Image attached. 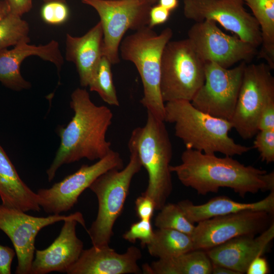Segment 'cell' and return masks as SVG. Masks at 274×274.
<instances>
[{
  "label": "cell",
  "instance_id": "obj_1",
  "mask_svg": "<svg viewBox=\"0 0 274 274\" xmlns=\"http://www.w3.org/2000/svg\"><path fill=\"white\" fill-rule=\"evenodd\" d=\"M181 163L170 165L180 182L195 190L198 194L217 193L221 188H229L244 198L249 193L274 191V173L251 165H245L231 156L186 149Z\"/></svg>",
  "mask_w": 274,
  "mask_h": 274
},
{
  "label": "cell",
  "instance_id": "obj_2",
  "mask_svg": "<svg viewBox=\"0 0 274 274\" xmlns=\"http://www.w3.org/2000/svg\"><path fill=\"white\" fill-rule=\"evenodd\" d=\"M70 107L74 115L66 127L57 129L60 144L46 170L49 182L62 165L83 158L99 160L112 150L111 143L106 139L113 117L111 110L106 106L95 105L87 90L81 88L71 94Z\"/></svg>",
  "mask_w": 274,
  "mask_h": 274
},
{
  "label": "cell",
  "instance_id": "obj_3",
  "mask_svg": "<svg viewBox=\"0 0 274 274\" xmlns=\"http://www.w3.org/2000/svg\"><path fill=\"white\" fill-rule=\"evenodd\" d=\"M164 122L174 124L175 134L186 149L207 154L241 155L251 148L235 143L229 135L230 121L215 117L195 108L191 101L177 100L164 103Z\"/></svg>",
  "mask_w": 274,
  "mask_h": 274
},
{
  "label": "cell",
  "instance_id": "obj_4",
  "mask_svg": "<svg viewBox=\"0 0 274 274\" xmlns=\"http://www.w3.org/2000/svg\"><path fill=\"white\" fill-rule=\"evenodd\" d=\"M128 147L136 153L148 174L147 187L142 194L150 197L159 210L173 190L169 168L173 149L164 122L147 111L146 124L132 130Z\"/></svg>",
  "mask_w": 274,
  "mask_h": 274
},
{
  "label": "cell",
  "instance_id": "obj_5",
  "mask_svg": "<svg viewBox=\"0 0 274 274\" xmlns=\"http://www.w3.org/2000/svg\"><path fill=\"white\" fill-rule=\"evenodd\" d=\"M173 35L169 27L157 34L152 28L144 26L122 39L119 49L122 58L132 62L140 74L144 90L141 104L163 121L164 102L160 91L161 59Z\"/></svg>",
  "mask_w": 274,
  "mask_h": 274
},
{
  "label": "cell",
  "instance_id": "obj_6",
  "mask_svg": "<svg viewBox=\"0 0 274 274\" xmlns=\"http://www.w3.org/2000/svg\"><path fill=\"white\" fill-rule=\"evenodd\" d=\"M129 152V160L124 168L107 171L89 187L98 201L96 217L87 230L92 246L109 245L114 225L122 212L131 181L142 167L136 153L131 150Z\"/></svg>",
  "mask_w": 274,
  "mask_h": 274
},
{
  "label": "cell",
  "instance_id": "obj_7",
  "mask_svg": "<svg viewBox=\"0 0 274 274\" xmlns=\"http://www.w3.org/2000/svg\"><path fill=\"white\" fill-rule=\"evenodd\" d=\"M205 64L188 38L169 41L161 59L160 91L163 101H191L204 83Z\"/></svg>",
  "mask_w": 274,
  "mask_h": 274
},
{
  "label": "cell",
  "instance_id": "obj_8",
  "mask_svg": "<svg viewBox=\"0 0 274 274\" xmlns=\"http://www.w3.org/2000/svg\"><path fill=\"white\" fill-rule=\"evenodd\" d=\"M267 63L246 64L233 116V128L244 139L258 131V123L264 108L274 101V77Z\"/></svg>",
  "mask_w": 274,
  "mask_h": 274
},
{
  "label": "cell",
  "instance_id": "obj_9",
  "mask_svg": "<svg viewBox=\"0 0 274 274\" xmlns=\"http://www.w3.org/2000/svg\"><path fill=\"white\" fill-rule=\"evenodd\" d=\"M98 13L103 30V56L112 64L120 62L119 49L129 29L148 26L151 5L139 0H81Z\"/></svg>",
  "mask_w": 274,
  "mask_h": 274
},
{
  "label": "cell",
  "instance_id": "obj_10",
  "mask_svg": "<svg viewBox=\"0 0 274 274\" xmlns=\"http://www.w3.org/2000/svg\"><path fill=\"white\" fill-rule=\"evenodd\" d=\"M233 68L214 62L205 64V80L191 101L198 110L215 117L230 121L236 106L246 65Z\"/></svg>",
  "mask_w": 274,
  "mask_h": 274
},
{
  "label": "cell",
  "instance_id": "obj_11",
  "mask_svg": "<svg viewBox=\"0 0 274 274\" xmlns=\"http://www.w3.org/2000/svg\"><path fill=\"white\" fill-rule=\"evenodd\" d=\"M123 160L111 150L104 157L91 164H83L76 172L54 183L49 188L38 190L39 204L47 214L59 215L70 210L82 193L100 175L113 169H122Z\"/></svg>",
  "mask_w": 274,
  "mask_h": 274
},
{
  "label": "cell",
  "instance_id": "obj_12",
  "mask_svg": "<svg viewBox=\"0 0 274 274\" xmlns=\"http://www.w3.org/2000/svg\"><path fill=\"white\" fill-rule=\"evenodd\" d=\"M188 39L205 62L224 68L250 61L257 53V47L236 36L226 34L210 20L195 22L188 31Z\"/></svg>",
  "mask_w": 274,
  "mask_h": 274
},
{
  "label": "cell",
  "instance_id": "obj_13",
  "mask_svg": "<svg viewBox=\"0 0 274 274\" xmlns=\"http://www.w3.org/2000/svg\"><path fill=\"white\" fill-rule=\"evenodd\" d=\"M185 17L195 22L212 20L256 47L261 44L258 24L243 0H183Z\"/></svg>",
  "mask_w": 274,
  "mask_h": 274
},
{
  "label": "cell",
  "instance_id": "obj_14",
  "mask_svg": "<svg viewBox=\"0 0 274 274\" xmlns=\"http://www.w3.org/2000/svg\"><path fill=\"white\" fill-rule=\"evenodd\" d=\"M272 215L264 211H244L198 222L191 235L194 249L206 251L236 237L259 234L273 222Z\"/></svg>",
  "mask_w": 274,
  "mask_h": 274
},
{
  "label": "cell",
  "instance_id": "obj_15",
  "mask_svg": "<svg viewBox=\"0 0 274 274\" xmlns=\"http://www.w3.org/2000/svg\"><path fill=\"white\" fill-rule=\"evenodd\" d=\"M69 215L35 217L0 204V230L11 239L17 257L15 273L30 274L35 253V240L43 228L71 218Z\"/></svg>",
  "mask_w": 274,
  "mask_h": 274
},
{
  "label": "cell",
  "instance_id": "obj_16",
  "mask_svg": "<svg viewBox=\"0 0 274 274\" xmlns=\"http://www.w3.org/2000/svg\"><path fill=\"white\" fill-rule=\"evenodd\" d=\"M63 222L54 242L45 249L36 250L30 274L66 272L78 259L83 250V243L77 235L76 226L80 223L86 229L83 215L77 212Z\"/></svg>",
  "mask_w": 274,
  "mask_h": 274
},
{
  "label": "cell",
  "instance_id": "obj_17",
  "mask_svg": "<svg viewBox=\"0 0 274 274\" xmlns=\"http://www.w3.org/2000/svg\"><path fill=\"white\" fill-rule=\"evenodd\" d=\"M37 56L50 62L60 72L64 63L59 43L52 40L47 44L35 45L22 42L11 49L0 51V82L8 88L20 91L31 88L20 72L22 62L28 57Z\"/></svg>",
  "mask_w": 274,
  "mask_h": 274
},
{
  "label": "cell",
  "instance_id": "obj_18",
  "mask_svg": "<svg viewBox=\"0 0 274 274\" xmlns=\"http://www.w3.org/2000/svg\"><path fill=\"white\" fill-rule=\"evenodd\" d=\"M136 247H128L125 252H116L109 245L94 246L83 250L78 259L67 270L68 274H138L142 258Z\"/></svg>",
  "mask_w": 274,
  "mask_h": 274
},
{
  "label": "cell",
  "instance_id": "obj_19",
  "mask_svg": "<svg viewBox=\"0 0 274 274\" xmlns=\"http://www.w3.org/2000/svg\"><path fill=\"white\" fill-rule=\"evenodd\" d=\"M273 238L272 222L257 236L236 237L206 251L213 263L243 274L254 259L264 254Z\"/></svg>",
  "mask_w": 274,
  "mask_h": 274
},
{
  "label": "cell",
  "instance_id": "obj_20",
  "mask_svg": "<svg viewBox=\"0 0 274 274\" xmlns=\"http://www.w3.org/2000/svg\"><path fill=\"white\" fill-rule=\"evenodd\" d=\"M103 56V30L99 21L85 34L65 36V59L76 66L80 85L89 87Z\"/></svg>",
  "mask_w": 274,
  "mask_h": 274
},
{
  "label": "cell",
  "instance_id": "obj_21",
  "mask_svg": "<svg viewBox=\"0 0 274 274\" xmlns=\"http://www.w3.org/2000/svg\"><path fill=\"white\" fill-rule=\"evenodd\" d=\"M177 203L187 219L193 224L213 217L244 211H260L273 214L274 191L270 192L263 199L254 202H240L221 196L212 198L201 204H194L189 200H182Z\"/></svg>",
  "mask_w": 274,
  "mask_h": 274
},
{
  "label": "cell",
  "instance_id": "obj_22",
  "mask_svg": "<svg viewBox=\"0 0 274 274\" xmlns=\"http://www.w3.org/2000/svg\"><path fill=\"white\" fill-rule=\"evenodd\" d=\"M0 197L2 204L21 211L40 212L38 196L20 178L0 145Z\"/></svg>",
  "mask_w": 274,
  "mask_h": 274
},
{
  "label": "cell",
  "instance_id": "obj_23",
  "mask_svg": "<svg viewBox=\"0 0 274 274\" xmlns=\"http://www.w3.org/2000/svg\"><path fill=\"white\" fill-rule=\"evenodd\" d=\"M212 262L207 252L193 250L181 255L158 259L142 268L145 274H211Z\"/></svg>",
  "mask_w": 274,
  "mask_h": 274
},
{
  "label": "cell",
  "instance_id": "obj_24",
  "mask_svg": "<svg viewBox=\"0 0 274 274\" xmlns=\"http://www.w3.org/2000/svg\"><path fill=\"white\" fill-rule=\"evenodd\" d=\"M251 10L261 32L259 57L274 68V0H243Z\"/></svg>",
  "mask_w": 274,
  "mask_h": 274
},
{
  "label": "cell",
  "instance_id": "obj_25",
  "mask_svg": "<svg viewBox=\"0 0 274 274\" xmlns=\"http://www.w3.org/2000/svg\"><path fill=\"white\" fill-rule=\"evenodd\" d=\"M146 247L150 255L158 259L172 257L194 250L191 235L166 228L154 230L152 239Z\"/></svg>",
  "mask_w": 274,
  "mask_h": 274
},
{
  "label": "cell",
  "instance_id": "obj_26",
  "mask_svg": "<svg viewBox=\"0 0 274 274\" xmlns=\"http://www.w3.org/2000/svg\"><path fill=\"white\" fill-rule=\"evenodd\" d=\"M21 17L9 12L0 20V51L22 42H30L29 24Z\"/></svg>",
  "mask_w": 274,
  "mask_h": 274
},
{
  "label": "cell",
  "instance_id": "obj_27",
  "mask_svg": "<svg viewBox=\"0 0 274 274\" xmlns=\"http://www.w3.org/2000/svg\"><path fill=\"white\" fill-rule=\"evenodd\" d=\"M112 65L108 59L103 56L89 87L91 91L97 92L108 105L119 106V101L113 82Z\"/></svg>",
  "mask_w": 274,
  "mask_h": 274
},
{
  "label": "cell",
  "instance_id": "obj_28",
  "mask_svg": "<svg viewBox=\"0 0 274 274\" xmlns=\"http://www.w3.org/2000/svg\"><path fill=\"white\" fill-rule=\"evenodd\" d=\"M159 211L154 221L157 228L174 229L192 234L195 225L187 219L178 203H166Z\"/></svg>",
  "mask_w": 274,
  "mask_h": 274
},
{
  "label": "cell",
  "instance_id": "obj_29",
  "mask_svg": "<svg viewBox=\"0 0 274 274\" xmlns=\"http://www.w3.org/2000/svg\"><path fill=\"white\" fill-rule=\"evenodd\" d=\"M41 16L44 22L57 25L64 23L70 16V11L66 3L51 1L45 3L41 10Z\"/></svg>",
  "mask_w": 274,
  "mask_h": 274
},
{
  "label": "cell",
  "instance_id": "obj_30",
  "mask_svg": "<svg viewBox=\"0 0 274 274\" xmlns=\"http://www.w3.org/2000/svg\"><path fill=\"white\" fill-rule=\"evenodd\" d=\"M254 147L260 154L262 161H274V128L259 130L255 135Z\"/></svg>",
  "mask_w": 274,
  "mask_h": 274
},
{
  "label": "cell",
  "instance_id": "obj_31",
  "mask_svg": "<svg viewBox=\"0 0 274 274\" xmlns=\"http://www.w3.org/2000/svg\"><path fill=\"white\" fill-rule=\"evenodd\" d=\"M153 234L151 220H140L132 224L122 237L125 240L132 243L139 240L142 246H146L152 239Z\"/></svg>",
  "mask_w": 274,
  "mask_h": 274
},
{
  "label": "cell",
  "instance_id": "obj_32",
  "mask_svg": "<svg viewBox=\"0 0 274 274\" xmlns=\"http://www.w3.org/2000/svg\"><path fill=\"white\" fill-rule=\"evenodd\" d=\"M136 215L140 220H151L155 209L153 200L149 196L142 194L135 201Z\"/></svg>",
  "mask_w": 274,
  "mask_h": 274
},
{
  "label": "cell",
  "instance_id": "obj_33",
  "mask_svg": "<svg viewBox=\"0 0 274 274\" xmlns=\"http://www.w3.org/2000/svg\"><path fill=\"white\" fill-rule=\"evenodd\" d=\"M170 11L159 4L152 6L149 11L148 26L153 28L154 26L166 22L170 16Z\"/></svg>",
  "mask_w": 274,
  "mask_h": 274
},
{
  "label": "cell",
  "instance_id": "obj_34",
  "mask_svg": "<svg viewBox=\"0 0 274 274\" xmlns=\"http://www.w3.org/2000/svg\"><path fill=\"white\" fill-rule=\"evenodd\" d=\"M15 255L13 249L0 245V274L11 273V264Z\"/></svg>",
  "mask_w": 274,
  "mask_h": 274
},
{
  "label": "cell",
  "instance_id": "obj_35",
  "mask_svg": "<svg viewBox=\"0 0 274 274\" xmlns=\"http://www.w3.org/2000/svg\"><path fill=\"white\" fill-rule=\"evenodd\" d=\"M274 128V101L270 102L263 110L258 123V131Z\"/></svg>",
  "mask_w": 274,
  "mask_h": 274
},
{
  "label": "cell",
  "instance_id": "obj_36",
  "mask_svg": "<svg viewBox=\"0 0 274 274\" xmlns=\"http://www.w3.org/2000/svg\"><path fill=\"white\" fill-rule=\"evenodd\" d=\"M10 12L22 16L31 9L32 0H5Z\"/></svg>",
  "mask_w": 274,
  "mask_h": 274
},
{
  "label": "cell",
  "instance_id": "obj_37",
  "mask_svg": "<svg viewBox=\"0 0 274 274\" xmlns=\"http://www.w3.org/2000/svg\"><path fill=\"white\" fill-rule=\"evenodd\" d=\"M269 271L267 261L261 256L256 257L252 261L246 273L247 274H267Z\"/></svg>",
  "mask_w": 274,
  "mask_h": 274
},
{
  "label": "cell",
  "instance_id": "obj_38",
  "mask_svg": "<svg viewBox=\"0 0 274 274\" xmlns=\"http://www.w3.org/2000/svg\"><path fill=\"white\" fill-rule=\"evenodd\" d=\"M212 273L213 274H239L237 272L234 271L228 267L212 263Z\"/></svg>",
  "mask_w": 274,
  "mask_h": 274
},
{
  "label": "cell",
  "instance_id": "obj_39",
  "mask_svg": "<svg viewBox=\"0 0 274 274\" xmlns=\"http://www.w3.org/2000/svg\"><path fill=\"white\" fill-rule=\"evenodd\" d=\"M158 4L169 11L176 9L179 5L178 0H158Z\"/></svg>",
  "mask_w": 274,
  "mask_h": 274
},
{
  "label": "cell",
  "instance_id": "obj_40",
  "mask_svg": "<svg viewBox=\"0 0 274 274\" xmlns=\"http://www.w3.org/2000/svg\"><path fill=\"white\" fill-rule=\"evenodd\" d=\"M10 12L8 4L5 0H0V20Z\"/></svg>",
  "mask_w": 274,
  "mask_h": 274
},
{
  "label": "cell",
  "instance_id": "obj_41",
  "mask_svg": "<svg viewBox=\"0 0 274 274\" xmlns=\"http://www.w3.org/2000/svg\"><path fill=\"white\" fill-rule=\"evenodd\" d=\"M140 1H142L143 2H145L151 6L154 5L158 0H139Z\"/></svg>",
  "mask_w": 274,
  "mask_h": 274
},
{
  "label": "cell",
  "instance_id": "obj_42",
  "mask_svg": "<svg viewBox=\"0 0 274 274\" xmlns=\"http://www.w3.org/2000/svg\"><path fill=\"white\" fill-rule=\"evenodd\" d=\"M44 3H47V2H51V1H60V2H64V3H66V0H43Z\"/></svg>",
  "mask_w": 274,
  "mask_h": 274
},
{
  "label": "cell",
  "instance_id": "obj_43",
  "mask_svg": "<svg viewBox=\"0 0 274 274\" xmlns=\"http://www.w3.org/2000/svg\"><path fill=\"white\" fill-rule=\"evenodd\" d=\"M107 1H111V0H107Z\"/></svg>",
  "mask_w": 274,
  "mask_h": 274
}]
</instances>
